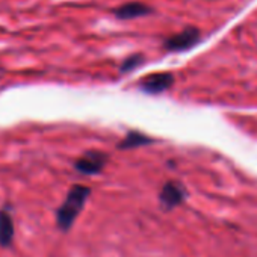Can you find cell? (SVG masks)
I'll use <instances>...</instances> for the list:
<instances>
[{"mask_svg": "<svg viewBox=\"0 0 257 257\" xmlns=\"http://www.w3.org/2000/svg\"><path fill=\"white\" fill-rule=\"evenodd\" d=\"M200 40H201V34L197 28H186L182 32L167 38L164 47L168 52H185L197 46Z\"/></svg>", "mask_w": 257, "mask_h": 257, "instance_id": "7a4b0ae2", "label": "cell"}, {"mask_svg": "<svg viewBox=\"0 0 257 257\" xmlns=\"http://www.w3.org/2000/svg\"><path fill=\"white\" fill-rule=\"evenodd\" d=\"M174 83L173 73H153L140 82V88L149 94H161L170 89Z\"/></svg>", "mask_w": 257, "mask_h": 257, "instance_id": "277c9868", "label": "cell"}, {"mask_svg": "<svg viewBox=\"0 0 257 257\" xmlns=\"http://www.w3.org/2000/svg\"><path fill=\"white\" fill-rule=\"evenodd\" d=\"M153 140H150L149 137H146L141 132H128V135L124 138V141L119 143V149H135L140 146H146V144H152Z\"/></svg>", "mask_w": 257, "mask_h": 257, "instance_id": "ba28073f", "label": "cell"}, {"mask_svg": "<svg viewBox=\"0 0 257 257\" xmlns=\"http://www.w3.org/2000/svg\"><path fill=\"white\" fill-rule=\"evenodd\" d=\"M143 62V56L141 55H135V56H131V58H127L124 62H122V67H121V71L127 73V71H131L134 68H137L138 65H141Z\"/></svg>", "mask_w": 257, "mask_h": 257, "instance_id": "9c48e42d", "label": "cell"}, {"mask_svg": "<svg viewBox=\"0 0 257 257\" xmlns=\"http://www.w3.org/2000/svg\"><path fill=\"white\" fill-rule=\"evenodd\" d=\"M152 13V10L140 2H131V4H125L121 5L119 8H116L113 11V16L119 20H134V19H140L144 16H149Z\"/></svg>", "mask_w": 257, "mask_h": 257, "instance_id": "8992f818", "label": "cell"}, {"mask_svg": "<svg viewBox=\"0 0 257 257\" xmlns=\"http://www.w3.org/2000/svg\"><path fill=\"white\" fill-rule=\"evenodd\" d=\"M186 191L185 188L177 183V182H168L164 185L161 194H159V201L164 206V209L171 210L174 207H177L179 204H182L186 198Z\"/></svg>", "mask_w": 257, "mask_h": 257, "instance_id": "5b68a950", "label": "cell"}, {"mask_svg": "<svg viewBox=\"0 0 257 257\" xmlns=\"http://www.w3.org/2000/svg\"><path fill=\"white\" fill-rule=\"evenodd\" d=\"M14 222L7 210H0V246H10L14 240Z\"/></svg>", "mask_w": 257, "mask_h": 257, "instance_id": "52a82bcc", "label": "cell"}, {"mask_svg": "<svg viewBox=\"0 0 257 257\" xmlns=\"http://www.w3.org/2000/svg\"><path fill=\"white\" fill-rule=\"evenodd\" d=\"M89 194H91V189L88 186H82V185H76L70 189L64 203L59 206V209L56 212V222L62 231H67L73 227V224L77 219L79 213L82 212Z\"/></svg>", "mask_w": 257, "mask_h": 257, "instance_id": "6da1fadb", "label": "cell"}, {"mask_svg": "<svg viewBox=\"0 0 257 257\" xmlns=\"http://www.w3.org/2000/svg\"><path fill=\"white\" fill-rule=\"evenodd\" d=\"M106 164H107V155H104L103 152H88L74 164V167L80 174L94 176L98 174Z\"/></svg>", "mask_w": 257, "mask_h": 257, "instance_id": "3957f363", "label": "cell"}]
</instances>
